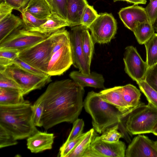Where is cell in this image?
I'll return each mask as SVG.
<instances>
[{"label":"cell","mask_w":157,"mask_h":157,"mask_svg":"<svg viewBox=\"0 0 157 157\" xmlns=\"http://www.w3.org/2000/svg\"><path fill=\"white\" fill-rule=\"evenodd\" d=\"M84 88L71 79L50 83L39 97L44 105L42 126L47 130L64 122L73 123L83 107Z\"/></svg>","instance_id":"1"},{"label":"cell","mask_w":157,"mask_h":157,"mask_svg":"<svg viewBox=\"0 0 157 157\" xmlns=\"http://www.w3.org/2000/svg\"><path fill=\"white\" fill-rule=\"evenodd\" d=\"M83 107L91 117L93 128L96 132L101 134L107 128L118 124L123 138L127 143L131 142V136L121 113L114 106L103 101L98 93L89 92L83 101Z\"/></svg>","instance_id":"2"},{"label":"cell","mask_w":157,"mask_h":157,"mask_svg":"<svg viewBox=\"0 0 157 157\" xmlns=\"http://www.w3.org/2000/svg\"><path fill=\"white\" fill-rule=\"evenodd\" d=\"M32 105L28 101L14 105H0V125L17 140L27 138L38 130L32 117Z\"/></svg>","instance_id":"3"},{"label":"cell","mask_w":157,"mask_h":157,"mask_svg":"<svg viewBox=\"0 0 157 157\" xmlns=\"http://www.w3.org/2000/svg\"><path fill=\"white\" fill-rule=\"evenodd\" d=\"M125 118V127L131 136L152 133L157 122V108L150 103L146 105L140 101Z\"/></svg>","instance_id":"4"},{"label":"cell","mask_w":157,"mask_h":157,"mask_svg":"<svg viewBox=\"0 0 157 157\" xmlns=\"http://www.w3.org/2000/svg\"><path fill=\"white\" fill-rule=\"evenodd\" d=\"M54 45V40L52 33L47 38L20 51L18 58L33 67L47 74L48 65Z\"/></svg>","instance_id":"5"},{"label":"cell","mask_w":157,"mask_h":157,"mask_svg":"<svg viewBox=\"0 0 157 157\" xmlns=\"http://www.w3.org/2000/svg\"><path fill=\"white\" fill-rule=\"evenodd\" d=\"M0 73L10 79L21 88L23 95L40 89L51 81L49 75H39L30 73L12 64L0 69Z\"/></svg>","instance_id":"6"},{"label":"cell","mask_w":157,"mask_h":157,"mask_svg":"<svg viewBox=\"0 0 157 157\" xmlns=\"http://www.w3.org/2000/svg\"><path fill=\"white\" fill-rule=\"evenodd\" d=\"M51 34L29 31L23 24L0 43V49L16 50L20 52L47 38Z\"/></svg>","instance_id":"7"},{"label":"cell","mask_w":157,"mask_h":157,"mask_svg":"<svg viewBox=\"0 0 157 157\" xmlns=\"http://www.w3.org/2000/svg\"><path fill=\"white\" fill-rule=\"evenodd\" d=\"M117 23L113 15L106 13H101L88 28L95 43H109L117 33Z\"/></svg>","instance_id":"8"},{"label":"cell","mask_w":157,"mask_h":157,"mask_svg":"<svg viewBox=\"0 0 157 157\" xmlns=\"http://www.w3.org/2000/svg\"><path fill=\"white\" fill-rule=\"evenodd\" d=\"M126 150L125 144L122 141L108 142L96 136L82 157H124Z\"/></svg>","instance_id":"9"},{"label":"cell","mask_w":157,"mask_h":157,"mask_svg":"<svg viewBox=\"0 0 157 157\" xmlns=\"http://www.w3.org/2000/svg\"><path fill=\"white\" fill-rule=\"evenodd\" d=\"M85 27L82 25L73 26L69 32L72 65L82 73L88 74L90 73V64L84 54L81 41L82 33Z\"/></svg>","instance_id":"10"},{"label":"cell","mask_w":157,"mask_h":157,"mask_svg":"<svg viewBox=\"0 0 157 157\" xmlns=\"http://www.w3.org/2000/svg\"><path fill=\"white\" fill-rule=\"evenodd\" d=\"M123 61L124 71L132 80L136 82L144 80L148 67L136 48L132 46L125 48Z\"/></svg>","instance_id":"11"},{"label":"cell","mask_w":157,"mask_h":157,"mask_svg":"<svg viewBox=\"0 0 157 157\" xmlns=\"http://www.w3.org/2000/svg\"><path fill=\"white\" fill-rule=\"evenodd\" d=\"M73 64L70 40L53 53L48 65L47 74L50 76L60 75Z\"/></svg>","instance_id":"12"},{"label":"cell","mask_w":157,"mask_h":157,"mask_svg":"<svg viewBox=\"0 0 157 157\" xmlns=\"http://www.w3.org/2000/svg\"><path fill=\"white\" fill-rule=\"evenodd\" d=\"M126 157H157L155 142L147 136L138 134L131 141L126 149Z\"/></svg>","instance_id":"13"},{"label":"cell","mask_w":157,"mask_h":157,"mask_svg":"<svg viewBox=\"0 0 157 157\" xmlns=\"http://www.w3.org/2000/svg\"><path fill=\"white\" fill-rule=\"evenodd\" d=\"M118 14L125 27L132 32L137 22L149 21L145 8L137 5L122 8Z\"/></svg>","instance_id":"14"},{"label":"cell","mask_w":157,"mask_h":157,"mask_svg":"<svg viewBox=\"0 0 157 157\" xmlns=\"http://www.w3.org/2000/svg\"><path fill=\"white\" fill-rule=\"evenodd\" d=\"M121 89L122 86H116L103 89L98 94L103 101L113 105L118 110L124 119L130 111L123 99Z\"/></svg>","instance_id":"15"},{"label":"cell","mask_w":157,"mask_h":157,"mask_svg":"<svg viewBox=\"0 0 157 157\" xmlns=\"http://www.w3.org/2000/svg\"><path fill=\"white\" fill-rule=\"evenodd\" d=\"M55 136L52 133L38 130L27 138V146L32 153H36L52 149Z\"/></svg>","instance_id":"16"},{"label":"cell","mask_w":157,"mask_h":157,"mask_svg":"<svg viewBox=\"0 0 157 157\" xmlns=\"http://www.w3.org/2000/svg\"><path fill=\"white\" fill-rule=\"evenodd\" d=\"M71 78L83 88L90 86L105 89V79L103 75L95 72L88 74H83L80 71H73L69 74Z\"/></svg>","instance_id":"17"},{"label":"cell","mask_w":157,"mask_h":157,"mask_svg":"<svg viewBox=\"0 0 157 157\" xmlns=\"http://www.w3.org/2000/svg\"><path fill=\"white\" fill-rule=\"evenodd\" d=\"M66 26L70 27L67 20L63 18L56 13L52 12L46 21L39 27L26 29L32 31L43 34H51L55 32Z\"/></svg>","instance_id":"18"},{"label":"cell","mask_w":157,"mask_h":157,"mask_svg":"<svg viewBox=\"0 0 157 157\" xmlns=\"http://www.w3.org/2000/svg\"><path fill=\"white\" fill-rule=\"evenodd\" d=\"M88 4L87 0H67V20L70 27L81 25L82 16Z\"/></svg>","instance_id":"19"},{"label":"cell","mask_w":157,"mask_h":157,"mask_svg":"<svg viewBox=\"0 0 157 157\" xmlns=\"http://www.w3.org/2000/svg\"><path fill=\"white\" fill-rule=\"evenodd\" d=\"M23 24L22 19L12 13L0 21V43Z\"/></svg>","instance_id":"20"},{"label":"cell","mask_w":157,"mask_h":157,"mask_svg":"<svg viewBox=\"0 0 157 157\" xmlns=\"http://www.w3.org/2000/svg\"><path fill=\"white\" fill-rule=\"evenodd\" d=\"M36 18L47 19L52 11L45 0H30L24 9Z\"/></svg>","instance_id":"21"},{"label":"cell","mask_w":157,"mask_h":157,"mask_svg":"<svg viewBox=\"0 0 157 157\" xmlns=\"http://www.w3.org/2000/svg\"><path fill=\"white\" fill-rule=\"evenodd\" d=\"M121 91L123 99L130 111L140 102V90L134 85L129 84L122 86Z\"/></svg>","instance_id":"22"},{"label":"cell","mask_w":157,"mask_h":157,"mask_svg":"<svg viewBox=\"0 0 157 157\" xmlns=\"http://www.w3.org/2000/svg\"><path fill=\"white\" fill-rule=\"evenodd\" d=\"M24 96L20 90L0 87V105H10L22 103L25 101Z\"/></svg>","instance_id":"23"},{"label":"cell","mask_w":157,"mask_h":157,"mask_svg":"<svg viewBox=\"0 0 157 157\" xmlns=\"http://www.w3.org/2000/svg\"><path fill=\"white\" fill-rule=\"evenodd\" d=\"M153 25L149 21L137 22L133 32L136 39L140 44H144L155 33Z\"/></svg>","instance_id":"24"},{"label":"cell","mask_w":157,"mask_h":157,"mask_svg":"<svg viewBox=\"0 0 157 157\" xmlns=\"http://www.w3.org/2000/svg\"><path fill=\"white\" fill-rule=\"evenodd\" d=\"M86 133L84 138L67 157H82L85 151L90 146L94 138L97 136L95 130L93 128L91 129Z\"/></svg>","instance_id":"25"},{"label":"cell","mask_w":157,"mask_h":157,"mask_svg":"<svg viewBox=\"0 0 157 157\" xmlns=\"http://www.w3.org/2000/svg\"><path fill=\"white\" fill-rule=\"evenodd\" d=\"M146 52V62L148 67L157 63V33H155L144 44Z\"/></svg>","instance_id":"26"},{"label":"cell","mask_w":157,"mask_h":157,"mask_svg":"<svg viewBox=\"0 0 157 157\" xmlns=\"http://www.w3.org/2000/svg\"><path fill=\"white\" fill-rule=\"evenodd\" d=\"M81 41L84 54L88 61L91 64L94 52V42L88 29L85 27L82 34Z\"/></svg>","instance_id":"27"},{"label":"cell","mask_w":157,"mask_h":157,"mask_svg":"<svg viewBox=\"0 0 157 157\" xmlns=\"http://www.w3.org/2000/svg\"><path fill=\"white\" fill-rule=\"evenodd\" d=\"M136 83L140 91L145 96L148 103L157 108V92L144 80Z\"/></svg>","instance_id":"28"},{"label":"cell","mask_w":157,"mask_h":157,"mask_svg":"<svg viewBox=\"0 0 157 157\" xmlns=\"http://www.w3.org/2000/svg\"><path fill=\"white\" fill-rule=\"evenodd\" d=\"M19 51L16 50L0 49V69L13 64L18 57Z\"/></svg>","instance_id":"29"},{"label":"cell","mask_w":157,"mask_h":157,"mask_svg":"<svg viewBox=\"0 0 157 157\" xmlns=\"http://www.w3.org/2000/svg\"><path fill=\"white\" fill-rule=\"evenodd\" d=\"M86 132L82 133L76 138L68 142H65L59 148L58 156L67 157L84 138Z\"/></svg>","instance_id":"30"},{"label":"cell","mask_w":157,"mask_h":157,"mask_svg":"<svg viewBox=\"0 0 157 157\" xmlns=\"http://www.w3.org/2000/svg\"><path fill=\"white\" fill-rule=\"evenodd\" d=\"M21 13L24 24L26 29L39 27L45 22L47 20L39 19L25 9Z\"/></svg>","instance_id":"31"},{"label":"cell","mask_w":157,"mask_h":157,"mask_svg":"<svg viewBox=\"0 0 157 157\" xmlns=\"http://www.w3.org/2000/svg\"><path fill=\"white\" fill-rule=\"evenodd\" d=\"M99 15L93 6L88 4L85 7L81 19V25L88 28Z\"/></svg>","instance_id":"32"},{"label":"cell","mask_w":157,"mask_h":157,"mask_svg":"<svg viewBox=\"0 0 157 157\" xmlns=\"http://www.w3.org/2000/svg\"><path fill=\"white\" fill-rule=\"evenodd\" d=\"M32 117L35 125L36 127L42 126V118L44 111V105L39 98L32 106Z\"/></svg>","instance_id":"33"},{"label":"cell","mask_w":157,"mask_h":157,"mask_svg":"<svg viewBox=\"0 0 157 157\" xmlns=\"http://www.w3.org/2000/svg\"><path fill=\"white\" fill-rule=\"evenodd\" d=\"M118 124L107 128L100 136L103 140L110 142H116L119 141L121 138H123L122 134L118 131L119 129Z\"/></svg>","instance_id":"34"},{"label":"cell","mask_w":157,"mask_h":157,"mask_svg":"<svg viewBox=\"0 0 157 157\" xmlns=\"http://www.w3.org/2000/svg\"><path fill=\"white\" fill-rule=\"evenodd\" d=\"M52 12H54L67 20V0H45Z\"/></svg>","instance_id":"35"},{"label":"cell","mask_w":157,"mask_h":157,"mask_svg":"<svg viewBox=\"0 0 157 157\" xmlns=\"http://www.w3.org/2000/svg\"><path fill=\"white\" fill-rule=\"evenodd\" d=\"M17 140L7 130L0 125V148L16 145Z\"/></svg>","instance_id":"36"},{"label":"cell","mask_w":157,"mask_h":157,"mask_svg":"<svg viewBox=\"0 0 157 157\" xmlns=\"http://www.w3.org/2000/svg\"><path fill=\"white\" fill-rule=\"evenodd\" d=\"M144 80L157 92V63L148 67Z\"/></svg>","instance_id":"37"},{"label":"cell","mask_w":157,"mask_h":157,"mask_svg":"<svg viewBox=\"0 0 157 157\" xmlns=\"http://www.w3.org/2000/svg\"><path fill=\"white\" fill-rule=\"evenodd\" d=\"M73 124L72 128L66 142L74 140L82 133L84 122L82 119L77 118Z\"/></svg>","instance_id":"38"},{"label":"cell","mask_w":157,"mask_h":157,"mask_svg":"<svg viewBox=\"0 0 157 157\" xmlns=\"http://www.w3.org/2000/svg\"><path fill=\"white\" fill-rule=\"evenodd\" d=\"M13 63L23 70L33 74L42 76L49 75L47 74L27 63L18 57L13 61Z\"/></svg>","instance_id":"39"},{"label":"cell","mask_w":157,"mask_h":157,"mask_svg":"<svg viewBox=\"0 0 157 157\" xmlns=\"http://www.w3.org/2000/svg\"><path fill=\"white\" fill-rule=\"evenodd\" d=\"M145 9L149 21L153 25L157 20V0L150 1Z\"/></svg>","instance_id":"40"},{"label":"cell","mask_w":157,"mask_h":157,"mask_svg":"<svg viewBox=\"0 0 157 157\" xmlns=\"http://www.w3.org/2000/svg\"><path fill=\"white\" fill-rule=\"evenodd\" d=\"M30 0H1L8 4L13 9L21 13L27 6Z\"/></svg>","instance_id":"41"},{"label":"cell","mask_w":157,"mask_h":157,"mask_svg":"<svg viewBox=\"0 0 157 157\" xmlns=\"http://www.w3.org/2000/svg\"><path fill=\"white\" fill-rule=\"evenodd\" d=\"M0 87L17 89L22 92L21 88L16 82L1 73H0Z\"/></svg>","instance_id":"42"},{"label":"cell","mask_w":157,"mask_h":157,"mask_svg":"<svg viewBox=\"0 0 157 157\" xmlns=\"http://www.w3.org/2000/svg\"><path fill=\"white\" fill-rule=\"evenodd\" d=\"M13 8L11 6L2 2L0 4V21L12 13Z\"/></svg>","instance_id":"43"},{"label":"cell","mask_w":157,"mask_h":157,"mask_svg":"<svg viewBox=\"0 0 157 157\" xmlns=\"http://www.w3.org/2000/svg\"><path fill=\"white\" fill-rule=\"evenodd\" d=\"M114 2L117 1H126L128 3H132L135 5L140 4H145L147 3L146 0H113Z\"/></svg>","instance_id":"44"},{"label":"cell","mask_w":157,"mask_h":157,"mask_svg":"<svg viewBox=\"0 0 157 157\" xmlns=\"http://www.w3.org/2000/svg\"><path fill=\"white\" fill-rule=\"evenodd\" d=\"M155 31L157 32V20L153 25Z\"/></svg>","instance_id":"45"},{"label":"cell","mask_w":157,"mask_h":157,"mask_svg":"<svg viewBox=\"0 0 157 157\" xmlns=\"http://www.w3.org/2000/svg\"><path fill=\"white\" fill-rule=\"evenodd\" d=\"M152 133L155 136H157V128L153 129Z\"/></svg>","instance_id":"46"},{"label":"cell","mask_w":157,"mask_h":157,"mask_svg":"<svg viewBox=\"0 0 157 157\" xmlns=\"http://www.w3.org/2000/svg\"><path fill=\"white\" fill-rule=\"evenodd\" d=\"M155 145L156 148V149H157V140L156 141H155Z\"/></svg>","instance_id":"47"},{"label":"cell","mask_w":157,"mask_h":157,"mask_svg":"<svg viewBox=\"0 0 157 157\" xmlns=\"http://www.w3.org/2000/svg\"><path fill=\"white\" fill-rule=\"evenodd\" d=\"M157 128V122L156 123V124L155 125V126L154 127V128L153 129H154L155 128Z\"/></svg>","instance_id":"48"},{"label":"cell","mask_w":157,"mask_h":157,"mask_svg":"<svg viewBox=\"0 0 157 157\" xmlns=\"http://www.w3.org/2000/svg\"><path fill=\"white\" fill-rule=\"evenodd\" d=\"M150 1H154V0H149Z\"/></svg>","instance_id":"49"}]
</instances>
